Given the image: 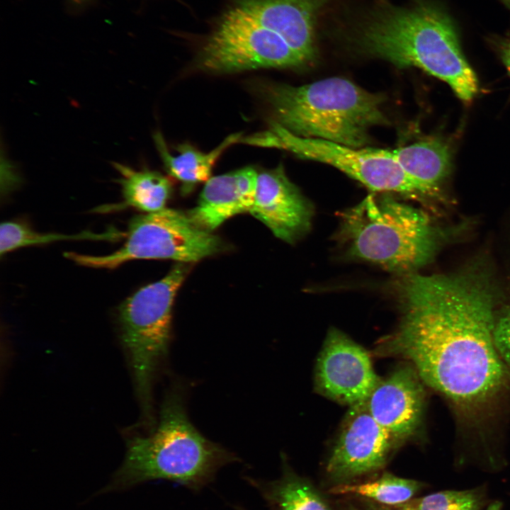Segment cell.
Returning a JSON list of instances; mask_svg holds the SVG:
<instances>
[{"instance_id": "cell-19", "label": "cell", "mask_w": 510, "mask_h": 510, "mask_svg": "<svg viewBox=\"0 0 510 510\" xmlns=\"http://www.w3.org/2000/svg\"><path fill=\"white\" fill-rule=\"evenodd\" d=\"M416 480L384 473L376 480L361 484H342L333 487L334 494H356L371 499L379 503L398 506L412 499L421 488Z\"/></svg>"}, {"instance_id": "cell-20", "label": "cell", "mask_w": 510, "mask_h": 510, "mask_svg": "<svg viewBox=\"0 0 510 510\" xmlns=\"http://www.w3.org/2000/svg\"><path fill=\"white\" fill-rule=\"evenodd\" d=\"M125 232L114 229L102 233L83 232L75 234L41 233L16 222H2L0 226V255L28 246L42 244L63 240H115L123 238Z\"/></svg>"}, {"instance_id": "cell-7", "label": "cell", "mask_w": 510, "mask_h": 510, "mask_svg": "<svg viewBox=\"0 0 510 510\" xmlns=\"http://www.w3.org/2000/svg\"><path fill=\"white\" fill-rule=\"evenodd\" d=\"M125 243L103 256L67 252L64 256L79 265L115 268L137 259H172L198 261L220 252L221 239L197 225L188 214L169 208L133 217L125 232Z\"/></svg>"}, {"instance_id": "cell-5", "label": "cell", "mask_w": 510, "mask_h": 510, "mask_svg": "<svg viewBox=\"0 0 510 510\" xmlns=\"http://www.w3.org/2000/svg\"><path fill=\"white\" fill-rule=\"evenodd\" d=\"M339 215L337 238L348 255L393 272L412 273L430 262L441 239L426 212L390 195H369Z\"/></svg>"}, {"instance_id": "cell-23", "label": "cell", "mask_w": 510, "mask_h": 510, "mask_svg": "<svg viewBox=\"0 0 510 510\" xmlns=\"http://www.w3.org/2000/svg\"><path fill=\"white\" fill-rule=\"evenodd\" d=\"M493 340L502 361L510 368V307L495 317Z\"/></svg>"}, {"instance_id": "cell-21", "label": "cell", "mask_w": 510, "mask_h": 510, "mask_svg": "<svg viewBox=\"0 0 510 510\" xmlns=\"http://www.w3.org/2000/svg\"><path fill=\"white\" fill-rule=\"evenodd\" d=\"M261 492L279 510H332L308 484L289 472L261 486Z\"/></svg>"}, {"instance_id": "cell-14", "label": "cell", "mask_w": 510, "mask_h": 510, "mask_svg": "<svg viewBox=\"0 0 510 510\" xmlns=\"http://www.w3.org/2000/svg\"><path fill=\"white\" fill-rule=\"evenodd\" d=\"M328 1L239 0L236 6L261 26L280 35L306 63L316 54V15Z\"/></svg>"}, {"instance_id": "cell-18", "label": "cell", "mask_w": 510, "mask_h": 510, "mask_svg": "<svg viewBox=\"0 0 510 510\" xmlns=\"http://www.w3.org/2000/svg\"><path fill=\"white\" fill-rule=\"evenodd\" d=\"M120 174L117 181L121 186L123 202L144 213L166 208L172 191L170 179L161 173L147 169L135 170L118 162L112 163Z\"/></svg>"}, {"instance_id": "cell-1", "label": "cell", "mask_w": 510, "mask_h": 510, "mask_svg": "<svg viewBox=\"0 0 510 510\" xmlns=\"http://www.w3.org/2000/svg\"><path fill=\"white\" fill-rule=\"evenodd\" d=\"M478 268L450 275H403L395 284L400 320L379 352L407 359L421 380L465 411L504 387L506 366L494 346L496 290Z\"/></svg>"}, {"instance_id": "cell-26", "label": "cell", "mask_w": 510, "mask_h": 510, "mask_svg": "<svg viewBox=\"0 0 510 510\" xmlns=\"http://www.w3.org/2000/svg\"><path fill=\"white\" fill-rule=\"evenodd\" d=\"M507 7L510 8V0H501Z\"/></svg>"}, {"instance_id": "cell-24", "label": "cell", "mask_w": 510, "mask_h": 510, "mask_svg": "<svg viewBox=\"0 0 510 510\" xmlns=\"http://www.w3.org/2000/svg\"><path fill=\"white\" fill-rule=\"evenodd\" d=\"M499 48L502 60L510 75V40L502 41Z\"/></svg>"}, {"instance_id": "cell-8", "label": "cell", "mask_w": 510, "mask_h": 510, "mask_svg": "<svg viewBox=\"0 0 510 510\" xmlns=\"http://www.w3.org/2000/svg\"><path fill=\"white\" fill-rule=\"evenodd\" d=\"M251 144L276 147L302 158L335 166L373 191L395 192L412 198L437 196L407 175L378 148H353L316 138L297 136L276 121L264 132L246 138Z\"/></svg>"}, {"instance_id": "cell-22", "label": "cell", "mask_w": 510, "mask_h": 510, "mask_svg": "<svg viewBox=\"0 0 510 510\" xmlns=\"http://www.w3.org/2000/svg\"><path fill=\"white\" fill-rule=\"evenodd\" d=\"M485 489L446 490L412 499L397 506L400 510H480L486 500Z\"/></svg>"}, {"instance_id": "cell-9", "label": "cell", "mask_w": 510, "mask_h": 510, "mask_svg": "<svg viewBox=\"0 0 510 510\" xmlns=\"http://www.w3.org/2000/svg\"><path fill=\"white\" fill-rule=\"evenodd\" d=\"M305 63L280 35L237 6L222 16L199 57L200 67L214 73L295 67Z\"/></svg>"}, {"instance_id": "cell-2", "label": "cell", "mask_w": 510, "mask_h": 510, "mask_svg": "<svg viewBox=\"0 0 510 510\" xmlns=\"http://www.w3.org/2000/svg\"><path fill=\"white\" fill-rule=\"evenodd\" d=\"M185 393L181 384L166 392L158 423L146 435L128 438L122 464L98 494L160 479L198 489L222 466L237 460L234 454L205 438L191 423Z\"/></svg>"}, {"instance_id": "cell-27", "label": "cell", "mask_w": 510, "mask_h": 510, "mask_svg": "<svg viewBox=\"0 0 510 510\" xmlns=\"http://www.w3.org/2000/svg\"><path fill=\"white\" fill-rule=\"evenodd\" d=\"M74 1L76 2L80 3V2L84 1L85 0H74Z\"/></svg>"}, {"instance_id": "cell-16", "label": "cell", "mask_w": 510, "mask_h": 510, "mask_svg": "<svg viewBox=\"0 0 510 510\" xmlns=\"http://www.w3.org/2000/svg\"><path fill=\"white\" fill-rule=\"evenodd\" d=\"M378 149L436 196L452 170L451 149L448 142L439 138L419 141L395 149Z\"/></svg>"}, {"instance_id": "cell-3", "label": "cell", "mask_w": 510, "mask_h": 510, "mask_svg": "<svg viewBox=\"0 0 510 510\" xmlns=\"http://www.w3.org/2000/svg\"><path fill=\"white\" fill-rule=\"evenodd\" d=\"M363 51L398 67H415L445 81L468 103L479 84L446 13L428 5L385 11L363 28Z\"/></svg>"}, {"instance_id": "cell-17", "label": "cell", "mask_w": 510, "mask_h": 510, "mask_svg": "<svg viewBox=\"0 0 510 510\" xmlns=\"http://www.w3.org/2000/svg\"><path fill=\"white\" fill-rule=\"evenodd\" d=\"M241 137L239 132L229 135L208 152H200L185 144L178 147L176 155L169 152L160 132H155L153 137L165 169L182 183L185 192H188L196 184L206 182L210 178L212 167L220 157L231 145L239 141Z\"/></svg>"}, {"instance_id": "cell-15", "label": "cell", "mask_w": 510, "mask_h": 510, "mask_svg": "<svg viewBox=\"0 0 510 510\" xmlns=\"http://www.w3.org/2000/svg\"><path fill=\"white\" fill-rule=\"evenodd\" d=\"M257 171L247 166L210 177L203 188L197 205L188 212L192 220L212 232L229 218L249 212L253 206Z\"/></svg>"}, {"instance_id": "cell-10", "label": "cell", "mask_w": 510, "mask_h": 510, "mask_svg": "<svg viewBox=\"0 0 510 510\" xmlns=\"http://www.w3.org/2000/svg\"><path fill=\"white\" fill-rule=\"evenodd\" d=\"M380 380L363 346L338 329L328 331L314 370L319 393L351 407L366 402Z\"/></svg>"}, {"instance_id": "cell-4", "label": "cell", "mask_w": 510, "mask_h": 510, "mask_svg": "<svg viewBox=\"0 0 510 510\" xmlns=\"http://www.w3.org/2000/svg\"><path fill=\"white\" fill-rule=\"evenodd\" d=\"M268 100L274 121L291 133L353 148L370 143L372 128L389 123L382 96L341 77L298 86H273Z\"/></svg>"}, {"instance_id": "cell-11", "label": "cell", "mask_w": 510, "mask_h": 510, "mask_svg": "<svg viewBox=\"0 0 510 510\" xmlns=\"http://www.w3.org/2000/svg\"><path fill=\"white\" fill-rule=\"evenodd\" d=\"M397 444L368 412L366 402L349 407L327 463L334 480H345L376 471Z\"/></svg>"}, {"instance_id": "cell-28", "label": "cell", "mask_w": 510, "mask_h": 510, "mask_svg": "<svg viewBox=\"0 0 510 510\" xmlns=\"http://www.w3.org/2000/svg\"><path fill=\"white\" fill-rule=\"evenodd\" d=\"M350 510H357V509H350Z\"/></svg>"}, {"instance_id": "cell-25", "label": "cell", "mask_w": 510, "mask_h": 510, "mask_svg": "<svg viewBox=\"0 0 510 510\" xmlns=\"http://www.w3.org/2000/svg\"><path fill=\"white\" fill-rule=\"evenodd\" d=\"M502 506V504L500 502L496 501L492 503L487 510H501Z\"/></svg>"}, {"instance_id": "cell-12", "label": "cell", "mask_w": 510, "mask_h": 510, "mask_svg": "<svg viewBox=\"0 0 510 510\" xmlns=\"http://www.w3.org/2000/svg\"><path fill=\"white\" fill-rule=\"evenodd\" d=\"M413 366L397 367L379 382L366 401L373 419L397 446L412 438L423 418L425 392Z\"/></svg>"}, {"instance_id": "cell-6", "label": "cell", "mask_w": 510, "mask_h": 510, "mask_svg": "<svg viewBox=\"0 0 510 510\" xmlns=\"http://www.w3.org/2000/svg\"><path fill=\"white\" fill-rule=\"evenodd\" d=\"M188 267L178 262L161 280L147 285L119 307V337L130 371L144 425L156 423L154 386L168 358L171 311Z\"/></svg>"}, {"instance_id": "cell-13", "label": "cell", "mask_w": 510, "mask_h": 510, "mask_svg": "<svg viewBox=\"0 0 510 510\" xmlns=\"http://www.w3.org/2000/svg\"><path fill=\"white\" fill-rule=\"evenodd\" d=\"M312 208L288 179L282 165L258 174L250 213L273 234L293 244L310 228Z\"/></svg>"}]
</instances>
